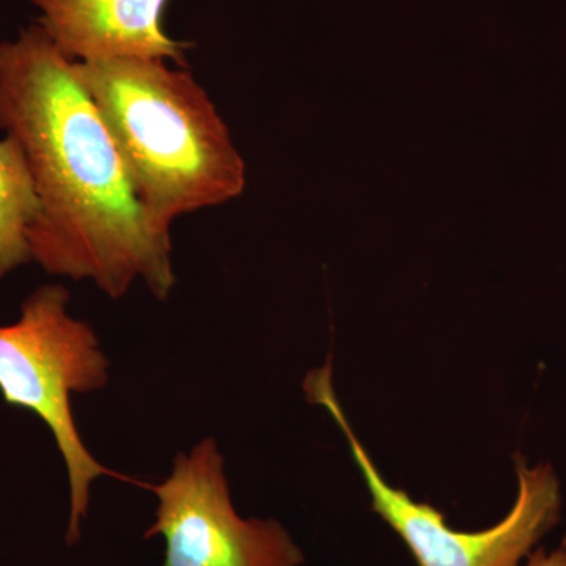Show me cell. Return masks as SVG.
Listing matches in <instances>:
<instances>
[{
	"instance_id": "cell-9",
	"label": "cell",
	"mask_w": 566,
	"mask_h": 566,
	"mask_svg": "<svg viewBox=\"0 0 566 566\" xmlns=\"http://www.w3.org/2000/svg\"><path fill=\"white\" fill-rule=\"evenodd\" d=\"M562 549H564L565 553H566V532H565V535H564V539H562Z\"/></svg>"
},
{
	"instance_id": "cell-1",
	"label": "cell",
	"mask_w": 566,
	"mask_h": 566,
	"mask_svg": "<svg viewBox=\"0 0 566 566\" xmlns=\"http://www.w3.org/2000/svg\"><path fill=\"white\" fill-rule=\"evenodd\" d=\"M73 63L40 24L0 44V129L20 142L40 202L32 260L112 300L140 279L166 301L177 283L170 233L145 211Z\"/></svg>"
},
{
	"instance_id": "cell-6",
	"label": "cell",
	"mask_w": 566,
	"mask_h": 566,
	"mask_svg": "<svg viewBox=\"0 0 566 566\" xmlns=\"http://www.w3.org/2000/svg\"><path fill=\"white\" fill-rule=\"evenodd\" d=\"M39 24L71 62L172 59L186 65L189 44L163 29L167 0H31Z\"/></svg>"
},
{
	"instance_id": "cell-7",
	"label": "cell",
	"mask_w": 566,
	"mask_h": 566,
	"mask_svg": "<svg viewBox=\"0 0 566 566\" xmlns=\"http://www.w3.org/2000/svg\"><path fill=\"white\" fill-rule=\"evenodd\" d=\"M40 212L39 197L20 142L0 140V281L32 260L29 227Z\"/></svg>"
},
{
	"instance_id": "cell-8",
	"label": "cell",
	"mask_w": 566,
	"mask_h": 566,
	"mask_svg": "<svg viewBox=\"0 0 566 566\" xmlns=\"http://www.w3.org/2000/svg\"><path fill=\"white\" fill-rule=\"evenodd\" d=\"M526 566H566V553L564 549L546 553L545 549H536L528 556Z\"/></svg>"
},
{
	"instance_id": "cell-4",
	"label": "cell",
	"mask_w": 566,
	"mask_h": 566,
	"mask_svg": "<svg viewBox=\"0 0 566 566\" xmlns=\"http://www.w3.org/2000/svg\"><path fill=\"white\" fill-rule=\"evenodd\" d=\"M304 390L307 400L323 406L345 434L371 495V509L403 539L417 566H521L560 521V483L554 469L549 464L528 468L526 458L516 455L517 495L509 515L486 531H455L433 505L387 483L335 394L331 357L305 376Z\"/></svg>"
},
{
	"instance_id": "cell-2",
	"label": "cell",
	"mask_w": 566,
	"mask_h": 566,
	"mask_svg": "<svg viewBox=\"0 0 566 566\" xmlns=\"http://www.w3.org/2000/svg\"><path fill=\"white\" fill-rule=\"evenodd\" d=\"M73 66L159 230L170 233L180 216L243 192V159L214 103L189 71L145 59Z\"/></svg>"
},
{
	"instance_id": "cell-5",
	"label": "cell",
	"mask_w": 566,
	"mask_h": 566,
	"mask_svg": "<svg viewBox=\"0 0 566 566\" xmlns=\"http://www.w3.org/2000/svg\"><path fill=\"white\" fill-rule=\"evenodd\" d=\"M156 494L155 524L144 538L163 536V566H301L304 553L275 520H244L234 510L223 458L214 439L178 453Z\"/></svg>"
},
{
	"instance_id": "cell-3",
	"label": "cell",
	"mask_w": 566,
	"mask_h": 566,
	"mask_svg": "<svg viewBox=\"0 0 566 566\" xmlns=\"http://www.w3.org/2000/svg\"><path fill=\"white\" fill-rule=\"evenodd\" d=\"M69 304L65 286L43 285L22 303L17 323L0 326V394L7 405L39 416L54 434L69 471L65 542L73 546L88 515L92 483L103 475H123L92 457L74 422L71 395L103 389L109 381V360L92 327L70 316Z\"/></svg>"
}]
</instances>
